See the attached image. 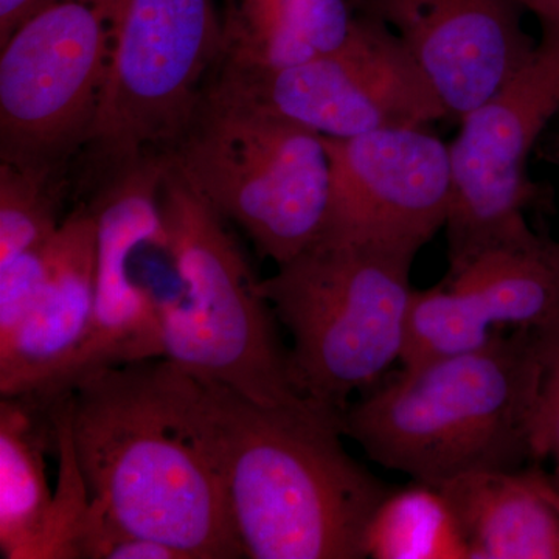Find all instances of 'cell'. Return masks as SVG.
Returning <instances> with one entry per match:
<instances>
[{
	"instance_id": "1",
	"label": "cell",
	"mask_w": 559,
	"mask_h": 559,
	"mask_svg": "<svg viewBox=\"0 0 559 559\" xmlns=\"http://www.w3.org/2000/svg\"><path fill=\"white\" fill-rule=\"evenodd\" d=\"M156 370L218 477L246 558H367V528L392 488L345 450L341 409L257 403L165 359Z\"/></svg>"
},
{
	"instance_id": "2",
	"label": "cell",
	"mask_w": 559,
	"mask_h": 559,
	"mask_svg": "<svg viewBox=\"0 0 559 559\" xmlns=\"http://www.w3.org/2000/svg\"><path fill=\"white\" fill-rule=\"evenodd\" d=\"M544 373L539 330L403 367L342 411L345 436L385 469L440 487L536 462L533 425Z\"/></svg>"
},
{
	"instance_id": "3",
	"label": "cell",
	"mask_w": 559,
	"mask_h": 559,
	"mask_svg": "<svg viewBox=\"0 0 559 559\" xmlns=\"http://www.w3.org/2000/svg\"><path fill=\"white\" fill-rule=\"evenodd\" d=\"M66 407L91 506L114 527L186 559L246 558L218 477L173 414L154 360L92 371Z\"/></svg>"
},
{
	"instance_id": "4",
	"label": "cell",
	"mask_w": 559,
	"mask_h": 559,
	"mask_svg": "<svg viewBox=\"0 0 559 559\" xmlns=\"http://www.w3.org/2000/svg\"><path fill=\"white\" fill-rule=\"evenodd\" d=\"M162 216L176 280L156 299L164 358L270 406L310 400L294 388L289 352L229 224L167 154Z\"/></svg>"
},
{
	"instance_id": "5",
	"label": "cell",
	"mask_w": 559,
	"mask_h": 559,
	"mask_svg": "<svg viewBox=\"0 0 559 559\" xmlns=\"http://www.w3.org/2000/svg\"><path fill=\"white\" fill-rule=\"evenodd\" d=\"M417 257L322 235L260 290L293 337L289 369L305 399L344 411L388 377L406 344Z\"/></svg>"
},
{
	"instance_id": "6",
	"label": "cell",
	"mask_w": 559,
	"mask_h": 559,
	"mask_svg": "<svg viewBox=\"0 0 559 559\" xmlns=\"http://www.w3.org/2000/svg\"><path fill=\"white\" fill-rule=\"evenodd\" d=\"M191 187L277 266L325 229L331 164L325 138L296 121L205 87L167 153Z\"/></svg>"
},
{
	"instance_id": "7",
	"label": "cell",
	"mask_w": 559,
	"mask_h": 559,
	"mask_svg": "<svg viewBox=\"0 0 559 559\" xmlns=\"http://www.w3.org/2000/svg\"><path fill=\"white\" fill-rule=\"evenodd\" d=\"M219 57V0H116L108 80L84 146L94 170L170 153Z\"/></svg>"
},
{
	"instance_id": "8",
	"label": "cell",
	"mask_w": 559,
	"mask_h": 559,
	"mask_svg": "<svg viewBox=\"0 0 559 559\" xmlns=\"http://www.w3.org/2000/svg\"><path fill=\"white\" fill-rule=\"evenodd\" d=\"M116 0H51L0 44V162L64 178L94 130Z\"/></svg>"
},
{
	"instance_id": "9",
	"label": "cell",
	"mask_w": 559,
	"mask_h": 559,
	"mask_svg": "<svg viewBox=\"0 0 559 559\" xmlns=\"http://www.w3.org/2000/svg\"><path fill=\"white\" fill-rule=\"evenodd\" d=\"M209 84L329 139L448 119L403 40L367 13L331 53L277 70L216 68Z\"/></svg>"
},
{
	"instance_id": "10",
	"label": "cell",
	"mask_w": 559,
	"mask_h": 559,
	"mask_svg": "<svg viewBox=\"0 0 559 559\" xmlns=\"http://www.w3.org/2000/svg\"><path fill=\"white\" fill-rule=\"evenodd\" d=\"M559 112V36L540 32L524 68L460 121L450 143L451 204L447 230L451 267L487 250L530 245V154Z\"/></svg>"
},
{
	"instance_id": "11",
	"label": "cell",
	"mask_w": 559,
	"mask_h": 559,
	"mask_svg": "<svg viewBox=\"0 0 559 559\" xmlns=\"http://www.w3.org/2000/svg\"><path fill=\"white\" fill-rule=\"evenodd\" d=\"M167 154H146L103 173L90 202L97 235L90 336L51 392L53 401L106 367L164 358L151 282L167 259L160 187Z\"/></svg>"
},
{
	"instance_id": "12",
	"label": "cell",
	"mask_w": 559,
	"mask_h": 559,
	"mask_svg": "<svg viewBox=\"0 0 559 559\" xmlns=\"http://www.w3.org/2000/svg\"><path fill=\"white\" fill-rule=\"evenodd\" d=\"M325 142L331 197L322 235L417 257L444 229L451 204L450 143L429 128H396Z\"/></svg>"
},
{
	"instance_id": "13",
	"label": "cell",
	"mask_w": 559,
	"mask_h": 559,
	"mask_svg": "<svg viewBox=\"0 0 559 559\" xmlns=\"http://www.w3.org/2000/svg\"><path fill=\"white\" fill-rule=\"evenodd\" d=\"M551 240L487 250L448 270L433 288L412 297L406 344L400 362L473 352L496 334L546 330L559 322V263Z\"/></svg>"
},
{
	"instance_id": "14",
	"label": "cell",
	"mask_w": 559,
	"mask_h": 559,
	"mask_svg": "<svg viewBox=\"0 0 559 559\" xmlns=\"http://www.w3.org/2000/svg\"><path fill=\"white\" fill-rule=\"evenodd\" d=\"M411 51L448 117L462 120L530 60L520 0H358Z\"/></svg>"
},
{
	"instance_id": "15",
	"label": "cell",
	"mask_w": 559,
	"mask_h": 559,
	"mask_svg": "<svg viewBox=\"0 0 559 559\" xmlns=\"http://www.w3.org/2000/svg\"><path fill=\"white\" fill-rule=\"evenodd\" d=\"M97 235L90 204L66 216L51 240L49 277L28 318L0 345V395L49 400L90 336Z\"/></svg>"
},
{
	"instance_id": "16",
	"label": "cell",
	"mask_w": 559,
	"mask_h": 559,
	"mask_svg": "<svg viewBox=\"0 0 559 559\" xmlns=\"http://www.w3.org/2000/svg\"><path fill=\"white\" fill-rule=\"evenodd\" d=\"M468 547V559H559V489L535 466L484 471L437 487Z\"/></svg>"
},
{
	"instance_id": "17",
	"label": "cell",
	"mask_w": 559,
	"mask_h": 559,
	"mask_svg": "<svg viewBox=\"0 0 559 559\" xmlns=\"http://www.w3.org/2000/svg\"><path fill=\"white\" fill-rule=\"evenodd\" d=\"M216 68H293L340 49L358 24V0H219Z\"/></svg>"
},
{
	"instance_id": "18",
	"label": "cell",
	"mask_w": 559,
	"mask_h": 559,
	"mask_svg": "<svg viewBox=\"0 0 559 559\" xmlns=\"http://www.w3.org/2000/svg\"><path fill=\"white\" fill-rule=\"evenodd\" d=\"M55 451L50 404L33 395L0 401V551L7 559H33L55 492L46 454Z\"/></svg>"
},
{
	"instance_id": "19",
	"label": "cell",
	"mask_w": 559,
	"mask_h": 559,
	"mask_svg": "<svg viewBox=\"0 0 559 559\" xmlns=\"http://www.w3.org/2000/svg\"><path fill=\"white\" fill-rule=\"evenodd\" d=\"M367 558L466 559L468 547L443 492L415 481L393 488L374 511L366 535Z\"/></svg>"
},
{
	"instance_id": "20",
	"label": "cell",
	"mask_w": 559,
	"mask_h": 559,
	"mask_svg": "<svg viewBox=\"0 0 559 559\" xmlns=\"http://www.w3.org/2000/svg\"><path fill=\"white\" fill-rule=\"evenodd\" d=\"M64 187V178L0 162V264L57 235Z\"/></svg>"
},
{
	"instance_id": "21",
	"label": "cell",
	"mask_w": 559,
	"mask_h": 559,
	"mask_svg": "<svg viewBox=\"0 0 559 559\" xmlns=\"http://www.w3.org/2000/svg\"><path fill=\"white\" fill-rule=\"evenodd\" d=\"M51 240L0 264V345L13 337L39 300L49 277Z\"/></svg>"
},
{
	"instance_id": "22",
	"label": "cell",
	"mask_w": 559,
	"mask_h": 559,
	"mask_svg": "<svg viewBox=\"0 0 559 559\" xmlns=\"http://www.w3.org/2000/svg\"><path fill=\"white\" fill-rule=\"evenodd\" d=\"M543 340L544 373L538 411L533 425L535 460L559 462V322L539 330Z\"/></svg>"
},
{
	"instance_id": "23",
	"label": "cell",
	"mask_w": 559,
	"mask_h": 559,
	"mask_svg": "<svg viewBox=\"0 0 559 559\" xmlns=\"http://www.w3.org/2000/svg\"><path fill=\"white\" fill-rule=\"evenodd\" d=\"M51 0H0V44L9 39L22 21Z\"/></svg>"
},
{
	"instance_id": "24",
	"label": "cell",
	"mask_w": 559,
	"mask_h": 559,
	"mask_svg": "<svg viewBox=\"0 0 559 559\" xmlns=\"http://www.w3.org/2000/svg\"><path fill=\"white\" fill-rule=\"evenodd\" d=\"M525 13L538 20L540 32L559 36V0H520Z\"/></svg>"
},
{
	"instance_id": "25",
	"label": "cell",
	"mask_w": 559,
	"mask_h": 559,
	"mask_svg": "<svg viewBox=\"0 0 559 559\" xmlns=\"http://www.w3.org/2000/svg\"><path fill=\"white\" fill-rule=\"evenodd\" d=\"M550 476L551 480H554V484L557 485V488L559 489V462H555V471Z\"/></svg>"
},
{
	"instance_id": "26",
	"label": "cell",
	"mask_w": 559,
	"mask_h": 559,
	"mask_svg": "<svg viewBox=\"0 0 559 559\" xmlns=\"http://www.w3.org/2000/svg\"><path fill=\"white\" fill-rule=\"evenodd\" d=\"M551 248H554L555 257H557V260L559 263V242H557V241L551 242Z\"/></svg>"
}]
</instances>
